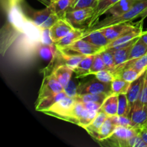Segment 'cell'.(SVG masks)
Segmentation results:
<instances>
[{
	"label": "cell",
	"mask_w": 147,
	"mask_h": 147,
	"mask_svg": "<svg viewBox=\"0 0 147 147\" xmlns=\"http://www.w3.org/2000/svg\"><path fill=\"white\" fill-rule=\"evenodd\" d=\"M146 7L147 0L138 1L126 12L123 13L121 14H119V15H111L109 17H106L101 21H98L96 24L86 29L85 34L90 32L100 30V29L105 28V27H109V26L113 25V24L132 21L134 19L137 18L139 14L142 12Z\"/></svg>",
	"instance_id": "obj_1"
},
{
	"label": "cell",
	"mask_w": 147,
	"mask_h": 147,
	"mask_svg": "<svg viewBox=\"0 0 147 147\" xmlns=\"http://www.w3.org/2000/svg\"><path fill=\"white\" fill-rule=\"evenodd\" d=\"M76 102H77L76 98L65 96L58 102L55 103L50 109L44 111L42 113L72 123L73 121L72 113Z\"/></svg>",
	"instance_id": "obj_2"
},
{
	"label": "cell",
	"mask_w": 147,
	"mask_h": 147,
	"mask_svg": "<svg viewBox=\"0 0 147 147\" xmlns=\"http://www.w3.org/2000/svg\"><path fill=\"white\" fill-rule=\"evenodd\" d=\"M28 17L33 24L40 30L50 29L60 17L55 14L50 6H47L40 11H30Z\"/></svg>",
	"instance_id": "obj_3"
},
{
	"label": "cell",
	"mask_w": 147,
	"mask_h": 147,
	"mask_svg": "<svg viewBox=\"0 0 147 147\" xmlns=\"http://www.w3.org/2000/svg\"><path fill=\"white\" fill-rule=\"evenodd\" d=\"M139 134V130L132 127L116 126L113 134L105 140L99 142H107L108 145L115 146H129V141Z\"/></svg>",
	"instance_id": "obj_4"
},
{
	"label": "cell",
	"mask_w": 147,
	"mask_h": 147,
	"mask_svg": "<svg viewBox=\"0 0 147 147\" xmlns=\"http://www.w3.org/2000/svg\"><path fill=\"white\" fill-rule=\"evenodd\" d=\"M63 90H64L63 86L57 80L53 73H51L50 75L47 76L45 75L39 90L37 101H40L47 96L60 93Z\"/></svg>",
	"instance_id": "obj_5"
},
{
	"label": "cell",
	"mask_w": 147,
	"mask_h": 147,
	"mask_svg": "<svg viewBox=\"0 0 147 147\" xmlns=\"http://www.w3.org/2000/svg\"><path fill=\"white\" fill-rule=\"evenodd\" d=\"M100 93L113 94L111 90V83H103L96 78L81 83L78 86V95Z\"/></svg>",
	"instance_id": "obj_6"
},
{
	"label": "cell",
	"mask_w": 147,
	"mask_h": 147,
	"mask_svg": "<svg viewBox=\"0 0 147 147\" xmlns=\"http://www.w3.org/2000/svg\"><path fill=\"white\" fill-rule=\"evenodd\" d=\"M58 49L63 50V51L73 52V53L83 55H96L97 53H100L103 50V48L96 47L94 45L91 44L86 40H84L83 39H80L75 42L72 43L70 45Z\"/></svg>",
	"instance_id": "obj_7"
},
{
	"label": "cell",
	"mask_w": 147,
	"mask_h": 147,
	"mask_svg": "<svg viewBox=\"0 0 147 147\" xmlns=\"http://www.w3.org/2000/svg\"><path fill=\"white\" fill-rule=\"evenodd\" d=\"M74 26L69 22L65 17L59 18L58 20L49 29L50 37L53 42L59 41L75 29Z\"/></svg>",
	"instance_id": "obj_8"
},
{
	"label": "cell",
	"mask_w": 147,
	"mask_h": 147,
	"mask_svg": "<svg viewBox=\"0 0 147 147\" xmlns=\"http://www.w3.org/2000/svg\"><path fill=\"white\" fill-rule=\"evenodd\" d=\"M129 118L134 129L140 130L147 127V106L135 104L131 109Z\"/></svg>",
	"instance_id": "obj_9"
},
{
	"label": "cell",
	"mask_w": 147,
	"mask_h": 147,
	"mask_svg": "<svg viewBox=\"0 0 147 147\" xmlns=\"http://www.w3.org/2000/svg\"><path fill=\"white\" fill-rule=\"evenodd\" d=\"M137 24L138 22L134 24V23H129L128 22L113 24V25H111L109 27L98 30H100V32L111 42L117 39L118 37H120L121 34H123L126 32L136 27Z\"/></svg>",
	"instance_id": "obj_10"
},
{
	"label": "cell",
	"mask_w": 147,
	"mask_h": 147,
	"mask_svg": "<svg viewBox=\"0 0 147 147\" xmlns=\"http://www.w3.org/2000/svg\"><path fill=\"white\" fill-rule=\"evenodd\" d=\"M94 14V8H86L81 9L68 11L65 14V18L74 27L83 24L87 20H90Z\"/></svg>",
	"instance_id": "obj_11"
},
{
	"label": "cell",
	"mask_w": 147,
	"mask_h": 147,
	"mask_svg": "<svg viewBox=\"0 0 147 147\" xmlns=\"http://www.w3.org/2000/svg\"><path fill=\"white\" fill-rule=\"evenodd\" d=\"M143 21L144 20H142H142L138 22V24L136 25V27L129 30V31L123 33V34H121L120 37H118L117 39H116V40L111 42L109 43L106 47H105L104 50L105 49L111 48V47H115V46L119 45L121 44H123V43L131 41V40L136 38V37H140L144 32L143 31Z\"/></svg>",
	"instance_id": "obj_12"
},
{
	"label": "cell",
	"mask_w": 147,
	"mask_h": 147,
	"mask_svg": "<svg viewBox=\"0 0 147 147\" xmlns=\"http://www.w3.org/2000/svg\"><path fill=\"white\" fill-rule=\"evenodd\" d=\"M146 70L137 79L131 82L130 87H129V90L126 93V96H127V98L128 100H129V105H130L131 109L134 106L135 103L139 100V97H140L142 87H143L144 85V81L145 76H146Z\"/></svg>",
	"instance_id": "obj_13"
},
{
	"label": "cell",
	"mask_w": 147,
	"mask_h": 147,
	"mask_svg": "<svg viewBox=\"0 0 147 147\" xmlns=\"http://www.w3.org/2000/svg\"><path fill=\"white\" fill-rule=\"evenodd\" d=\"M119 1L120 0H98L97 5L94 8V14L89 20L88 27L96 24L98 21L100 16L106 14L112 6L119 2Z\"/></svg>",
	"instance_id": "obj_14"
},
{
	"label": "cell",
	"mask_w": 147,
	"mask_h": 147,
	"mask_svg": "<svg viewBox=\"0 0 147 147\" xmlns=\"http://www.w3.org/2000/svg\"><path fill=\"white\" fill-rule=\"evenodd\" d=\"M82 39L94 45L96 47L103 48V50L111 42L110 40L100 32V30H94L90 32L85 34Z\"/></svg>",
	"instance_id": "obj_15"
},
{
	"label": "cell",
	"mask_w": 147,
	"mask_h": 147,
	"mask_svg": "<svg viewBox=\"0 0 147 147\" xmlns=\"http://www.w3.org/2000/svg\"><path fill=\"white\" fill-rule=\"evenodd\" d=\"M108 116H108L105 112H103V111H101L100 109L96 117L94 119V120H93L88 126H87L85 128V129L87 131L88 133L92 137L96 139V140H97L98 136L99 131H100L102 125L103 124V123H104L105 121L106 120Z\"/></svg>",
	"instance_id": "obj_16"
},
{
	"label": "cell",
	"mask_w": 147,
	"mask_h": 147,
	"mask_svg": "<svg viewBox=\"0 0 147 147\" xmlns=\"http://www.w3.org/2000/svg\"><path fill=\"white\" fill-rule=\"evenodd\" d=\"M85 30H86V29L75 27L74 30H72L65 37H64L59 41L55 42L56 47L63 48V47H66V46L70 45L72 43L75 42L80 40V39H82L85 34Z\"/></svg>",
	"instance_id": "obj_17"
},
{
	"label": "cell",
	"mask_w": 147,
	"mask_h": 147,
	"mask_svg": "<svg viewBox=\"0 0 147 147\" xmlns=\"http://www.w3.org/2000/svg\"><path fill=\"white\" fill-rule=\"evenodd\" d=\"M94 57L95 55H86L83 57V60L74 68L76 78H84L90 75Z\"/></svg>",
	"instance_id": "obj_18"
},
{
	"label": "cell",
	"mask_w": 147,
	"mask_h": 147,
	"mask_svg": "<svg viewBox=\"0 0 147 147\" xmlns=\"http://www.w3.org/2000/svg\"><path fill=\"white\" fill-rule=\"evenodd\" d=\"M57 80L61 83L63 87L66 86L72 78L74 70L67 65H60L52 72Z\"/></svg>",
	"instance_id": "obj_19"
},
{
	"label": "cell",
	"mask_w": 147,
	"mask_h": 147,
	"mask_svg": "<svg viewBox=\"0 0 147 147\" xmlns=\"http://www.w3.org/2000/svg\"><path fill=\"white\" fill-rule=\"evenodd\" d=\"M65 96H67V95H66L65 92L63 90V91L60 92V93H56V94L52 95V96H47V97L42 99L40 101H36V111L43 112L44 111L47 110V109H50L51 106H53L55 103L58 102L59 100H61L62 98H65Z\"/></svg>",
	"instance_id": "obj_20"
},
{
	"label": "cell",
	"mask_w": 147,
	"mask_h": 147,
	"mask_svg": "<svg viewBox=\"0 0 147 147\" xmlns=\"http://www.w3.org/2000/svg\"><path fill=\"white\" fill-rule=\"evenodd\" d=\"M124 68H134L138 71L143 73L147 69V53L139 58L134 59V60H128L127 62L124 63L123 64L115 67L112 72L116 70Z\"/></svg>",
	"instance_id": "obj_21"
},
{
	"label": "cell",
	"mask_w": 147,
	"mask_h": 147,
	"mask_svg": "<svg viewBox=\"0 0 147 147\" xmlns=\"http://www.w3.org/2000/svg\"><path fill=\"white\" fill-rule=\"evenodd\" d=\"M76 0H55L51 3L50 7L53 12L60 18L65 17V14L73 6Z\"/></svg>",
	"instance_id": "obj_22"
},
{
	"label": "cell",
	"mask_w": 147,
	"mask_h": 147,
	"mask_svg": "<svg viewBox=\"0 0 147 147\" xmlns=\"http://www.w3.org/2000/svg\"><path fill=\"white\" fill-rule=\"evenodd\" d=\"M57 53L61 58L62 61H63V64L67 65L69 67H72L74 70L75 67L78 65V63L83 59V57L86 55H83L74 53V54H70L69 52L63 51L57 48Z\"/></svg>",
	"instance_id": "obj_23"
},
{
	"label": "cell",
	"mask_w": 147,
	"mask_h": 147,
	"mask_svg": "<svg viewBox=\"0 0 147 147\" xmlns=\"http://www.w3.org/2000/svg\"><path fill=\"white\" fill-rule=\"evenodd\" d=\"M118 103H119L118 94L113 93L105 100L102 104L100 110L105 112L109 116L117 115Z\"/></svg>",
	"instance_id": "obj_24"
},
{
	"label": "cell",
	"mask_w": 147,
	"mask_h": 147,
	"mask_svg": "<svg viewBox=\"0 0 147 147\" xmlns=\"http://www.w3.org/2000/svg\"><path fill=\"white\" fill-rule=\"evenodd\" d=\"M136 2L137 0H120L119 2L112 6L107 12L111 15H119L129 11Z\"/></svg>",
	"instance_id": "obj_25"
},
{
	"label": "cell",
	"mask_w": 147,
	"mask_h": 147,
	"mask_svg": "<svg viewBox=\"0 0 147 147\" xmlns=\"http://www.w3.org/2000/svg\"><path fill=\"white\" fill-rule=\"evenodd\" d=\"M116 78L121 79L128 82H133L136 79H137L142 73L134 68H124L116 70L113 72Z\"/></svg>",
	"instance_id": "obj_26"
},
{
	"label": "cell",
	"mask_w": 147,
	"mask_h": 147,
	"mask_svg": "<svg viewBox=\"0 0 147 147\" xmlns=\"http://www.w3.org/2000/svg\"><path fill=\"white\" fill-rule=\"evenodd\" d=\"M132 46L133 45L121 49L109 48V50L113 53V57H114L115 67L123 64V63L129 60V55H130V52L131 50Z\"/></svg>",
	"instance_id": "obj_27"
},
{
	"label": "cell",
	"mask_w": 147,
	"mask_h": 147,
	"mask_svg": "<svg viewBox=\"0 0 147 147\" xmlns=\"http://www.w3.org/2000/svg\"><path fill=\"white\" fill-rule=\"evenodd\" d=\"M116 128V126L113 123L111 117L109 116L107 119H106V120L105 121L104 123H103V124L102 125L100 131H99L98 136L97 139L98 142L105 140V139L110 137L113 134V132H114Z\"/></svg>",
	"instance_id": "obj_28"
},
{
	"label": "cell",
	"mask_w": 147,
	"mask_h": 147,
	"mask_svg": "<svg viewBox=\"0 0 147 147\" xmlns=\"http://www.w3.org/2000/svg\"><path fill=\"white\" fill-rule=\"evenodd\" d=\"M147 53V45L139 37V40L133 45L129 55V60L139 58Z\"/></svg>",
	"instance_id": "obj_29"
},
{
	"label": "cell",
	"mask_w": 147,
	"mask_h": 147,
	"mask_svg": "<svg viewBox=\"0 0 147 147\" xmlns=\"http://www.w3.org/2000/svg\"><path fill=\"white\" fill-rule=\"evenodd\" d=\"M111 93H88V94L78 95L76 98L81 102H96L103 104L106 98L109 97Z\"/></svg>",
	"instance_id": "obj_30"
},
{
	"label": "cell",
	"mask_w": 147,
	"mask_h": 147,
	"mask_svg": "<svg viewBox=\"0 0 147 147\" xmlns=\"http://www.w3.org/2000/svg\"><path fill=\"white\" fill-rule=\"evenodd\" d=\"M118 99H119V103H118L117 115L129 117L131 108L126 94V93L118 94Z\"/></svg>",
	"instance_id": "obj_31"
},
{
	"label": "cell",
	"mask_w": 147,
	"mask_h": 147,
	"mask_svg": "<svg viewBox=\"0 0 147 147\" xmlns=\"http://www.w3.org/2000/svg\"><path fill=\"white\" fill-rule=\"evenodd\" d=\"M130 82L121 80V79L116 78L111 83V90L112 93L116 94L127 93L131 85Z\"/></svg>",
	"instance_id": "obj_32"
},
{
	"label": "cell",
	"mask_w": 147,
	"mask_h": 147,
	"mask_svg": "<svg viewBox=\"0 0 147 147\" xmlns=\"http://www.w3.org/2000/svg\"><path fill=\"white\" fill-rule=\"evenodd\" d=\"M56 50H57V47L55 43L52 45L42 44L39 53L42 58L45 60H50L53 59V57L55 55Z\"/></svg>",
	"instance_id": "obj_33"
},
{
	"label": "cell",
	"mask_w": 147,
	"mask_h": 147,
	"mask_svg": "<svg viewBox=\"0 0 147 147\" xmlns=\"http://www.w3.org/2000/svg\"><path fill=\"white\" fill-rule=\"evenodd\" d=\"M98 0H76L69 11L86 8H95Z\"/></svg>",
	"instance_id": "obj_34"
},
{
	"label": "cell",
	"mask_w": 147,
	"mask_h": 147,
	"mask_svg": "<svg viewBox=\"0 0 147 147\" xmlns=\"http://www.w3.org/2000/svg\"><path fill=\"white\" fill-rule=\"evenodd\" d=\"M100 55L107 70H113L115 68V61L113 53L109 49H105L100 52Z\"/></svg>",
	"instance_id": "obj_35"
},
{
	"label": "cell",
	"mask_w": 147,
	"mask_h": 147,
	"mask_svg": "<svg viewBox=\"0 0 147 147\" xmlns=\"http://www.w3.org/2000/svg\"><path fill=\"white\" fill-rule=\"evenodd\" d=\"M93 75H94L96 79L103 83H112L116 79L113 72L107 69L95 73Z\"/></svg>",
	"instance_id": "obj_36"
},
{
	"label": "cell",
	"mask_w": 147,
	"mask_h": 147,
	"mask_svg": "<svg viewBox=\"0 0 147 147\" xmlns=\"http://www.w3.org/2000/svg\"><path fill=\"white\" fill-rule=\"evenodd\" d=\"M105 69H106V67L101 57V55L100 53H97L95 55L94 60H93L91 69H90V75H93V73L105 70Z\"/></svg>",
	"instance_id": "obj_37"
},
{
	"label": "cell",
	"mask_w": 147,
	"mask_h": 147,
	"mask_svg": "<svg viewBox=\"0 0 147 147\" xmlns=\"http://www.w3.org/2000/svg\"><path fill=\"white\" fill-rule=\"evenodd\" d=\"M113 123L116 126H125V127H132V123L131 119L128 116H119V115H115V116H111Z\"/></svg>",
	"instance_id": "obj_38"
},
{
	"label": "cell",
	"mask_w": 147,
	"mask_h": 147,
	"mask_svg": "<svg viewBox=\"0 0 147 147\" xmlns=\"http://www.w3.org/2000/svg\"><path fill=\"white\" fill-rule=\"evenodd\" d=\"M64 91L67 96L71 98H76L78 96V86L76 84L73 78L70 79L67 85L64 87Z\"/></svg>",
	"instance_id": "obj_39"
},
{
	"label": "cell",
	"mask_w": 147,
	"mask_h": 147,
	"mask_svg": "<svg viewBox=\"0 0 147 147\" xmlns=\"http://www.w3.org/2000/svg\"><path fill=\"white\" fill-rule=\"evenodd\" d=\"M135 104L146 105V106H147V70L146 76H145L144 81L143 87H142V93H141V96L139 97V100Z\"/></svg>",
	"instance_id": "obj_40"
},
{
	"label": "cell",
	"mask_w": 147,
	"mask_h": 147,
	"mask_svg": "<svg viewBox=\"0 0 147 147\" xmlns=\"http://www.w3.org/2000/svg\"><path fill=\"white\" fill-rule=\"evenodd\" d=\"M129 146L130 147H147L146 142L144 141L139 134H136L129 141Z\"/></svg>",
	"instance_id": "obj_41"
},
{
	"label": "cell",
	"mask_w": 147,
	"mask_h": 147,
	"mask_svg": "<svg viewBox=\"0 0 147 147\" xmlns=\"http://www.w3.org/2000/svg\"><path fill=\"white\" fill-rule=\"evenodd\" d=\"M86 109L90 111H99L101 108L102 104L96 102H82Z\"/></svg>",
	"instance_id": "obj_42"
},
{
	"label": "cell",
	"mask_w": 147,
	"mask_h": 147,
	"mask_svg": "<svg viewBox=\"0 0 147 147\" xmlns=\"http://www.w3.org/2000/svg\"><path fill=\"white\" fill-rule=\"evenodd\" d=\"M139 134L147 144V127L143 128V129L139 130Z\"/></svg>",
	"instance_id": "obj_43"
},
{
	"label": "cell",
	"mask_w": 147,
	"mask_h": 147,
	"mask_svg": "<svg viewBox=\"0 0 147 147\" xmlns=\"http://www.w3.org/2000/svg\"><path fill=\"white\" fill-rule=\"evenodd\" d=\"M9 1L10 7H13L18 6L22 1V0H9Z\"/></svg>",
	"instance_id": "obj_44"
},
{
	"label": "cell",
	"mask_w": 147,
	"mask_h": 147,
	"mask_svg": "<svg viewBox=\"0 0 147 147\" xmlns=\"http://www.w3.org/2000/svg\"><path fill=\"white\" fill-rule=\"evenodd\" d=\"M37 1H39L40 2H41L42 4H45L46 7H47V6L50 5L51 3L53 2V1H54L55 0H37Z\"/></svg>",
	"instance_id": "obj_45"
},
{
	"label": "cell",
	"mask_w": 147,
	"mask_h": 147,
	"mask_svg": "<svg viewBox=\"0 0 147 147\" xmlns=\"http://www.w3.org/2000/svg\"><path fill=\"white\" fill-rule=\"evenodd\" d=\"M138 17H140V18H142V20H144L146 17H147V7L143 11H142V12H141L140 14H139V15L138 16Z\"/></svg>",
	"instance_id": "obj_46"
},
{
	"label": "cell",
	"mask_w": 147,
	"mask_h": 147,
	"mask_svg": "<svg viewBox=\"0 0 147 147\" xmlns=\"http://www.w3.org/2000/svg\"><path fill=\"white\" fill-rule=\"evenodd\" d=\"M140 38L143 40L144 42H145L147 45V31L143 32L142 34L140 36Z\"/></svg>",
	"instance_id": "obj_47"
},
{
	"label": "cell",
	"mask_w": 147,
	"mask_h": 147,
	"mask_svg": "<svg viewBox=\"0 0 147 147\" xmlns=\"http://www.w3.org/2000/svg\"><path fill=\"white\" fill-rule=\"evenodd\" d=\"M143 1V0H137V1Z\"/></svg>",
	"instance_id": "obj_48"
}]
</instances>
